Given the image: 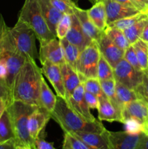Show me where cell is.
Returning a JSON list of instances; mask_svg holds the SVG:
<instances>
[{"label":"cell","mask_w":148,"mask_h":149,"mask_svg":"<svg viewBox=\"0 0 148 149\" xmlns=\"http://www.w3.org/2000/svg\"><path fill=\"white\" fill-rule=\"evenodd\" d=\"M43 74L36 61L27 59L15 77L12 101L17 100L39 106V95Z\"/></svg>","instance_id":"cell-1"},{"label":"cell","mask_w":148,"mask_h":149,"mask_svg":"<svg viewBox=\"0 0 148 149\" xmlns=\"http://www.w3.org/2000/svg\"><path fill=\"white\" fill-rule=\"evenodd\" d=\"M50 114L64 132H102L107 130L97 119L89 121L81 116L70 107L65 99L58 96Z\"/></svg>","instance_id":"cell-2"},{"label":"cell","mask_w":148,"mask_h":149,"mask_svg":"<svg viewBox=\"0 0 148 149\" xmlns=\"http://www.w3.org/2000/svg\"><path fill=\"white\" fill-rule=\"evenodd\" d=\"M26 60L16 46L11 33V28L7 26L0 13V61H3L7 66L6 82L10 89L11 95L15 77Z\"/></svg>","instance_id":"cell-3"},{"label":"cell","mask_w":148,"mask_h":149,"mask_svg":"<svg viewBox=\"0 0 148 149\" xmlns=\"http://www.w3.org/2000/svg\"><path fill=\"white\" fill-rule=\"evenodd\" d=\"M37 107L17 100H13L7 106V110L11 119L16 146H28L36 149L34 141L29 133L28 122L31 113Z\"/></svg>","instance_id":"cell-4"},{"label":"cell","mask_w":148,"mask_h":149,"mask_svg":"<svg viewBox=\"0 0 148 149\" xmlns=\"http://www.w3.org/2000/svg\"><path fill=\"white\" fill-rule=\"evenodd\" d=\"M18 18L33 29L40 45L56 37L49 29L44 18L39 0H26Z\"/></svg>","instance_id":"cell-5"},{"label":"cell","mask_w":148,"mask_h":149,"mask_svg":"<svg viewBox=\"0 0 148 149\" xmlns=\"http://www.w3.org/2000/svg\"><path fill=\"white\" fill-rule=\"evenodd\" d=\"M11 33L20 53L26 59L36 61L39 58V53L36 45L37 38L33 29L18 18L15 25L11 28Z\"/></svg>","instance_id":"cell-6"},{"label":"cell","mask_w":148,"mask_h":149,"mask_svg":"<svg viewBox=\"0 0 148 149\" xmlns=\"http://www.w3.org/2000/svg\"><path fill=\"white\" fill-rule=\"evenodd\" d=\"M100 58V52L95 41H92L81 51L77 65V72L84 81L86 79H97Z\"/></svg>","instance_id":"cell-7"},{"label":"cell","mask_w":148,"mask_h":149,"mask_svg":"<svg viewBox=\"0 0 148 149\" xmlns=\"http://www.w3.org/2000/svg\"><path fill=\"white\" fill-rule=\"evenodd\" d=\"M113 74L115 81L131 90H135L142 83L144 71L136 70L123 58L113 68Z\"/></svg>","instance_id":"cell-8"},{"label":"cell","mask_w":148,"mask_h":149,"mask_svg":"<svg viewBox=\"0 0 148 149\" xmlns=\"http://www.w3.org/2000/svg\"><path fill=\"white\" fill-rule=\"evenodd\" d=\"M146 134H129L123 132L109 131L110 149H137Z\"/></svg>","instance_id":"cell-9"},{"label":"cell","mask_w":148,"mask_h":149,"mask_svg":"<svg viewBox=\"0 0 148 149\" xmlns=\"http://www.w3.org/2000/svg\"><path fill=\"white\" fill-rule=\"evenodd\" d=\"M39 60L41 63L45 61L59 65L65 63L63 49L59 39L55 37L44 45H40Z\"/></svg>","instance_id":"cell-10"},{"label":"cell","mask_w":148,"mask_h":149,"mask_svg":"<svg viewBox=\"0 0 148 149\" xmlns=\"http://www.w3.org/2000/svg\"><path fill=\"white\" fill-rule=\"evenodd\" d=\"M97 45L100 54L113 68L123 58L124 50L118 47L106 35L104 31L102 34L100 40L97 42Z\"/></svg>","instance_id":"cell-11"},{"label":"cell","mask_w":148,"mask_h":149,"mask_svg":"<svg viewBox=\"0 0 148 149\" xmlns=\"http://www.w3.org/2000/svg\"><path fill=\"white\" fill-rule=\"evenodd\" d=\"M41 72L49 81L56 92L57 96L65 99V90L62 81L60 65L54 64L48 61L41 63Z\"/></svg>","instance_id":"cell-12"},{"label":"cell","mask_w":148,"mask_h":149,"mask_svg":"<svg viewBox=\"0 0 148 149\" xmlns=\"http://www.w3.org/2000/svg\"><path fill=\"white\" fill-rule=\"evenodd\" d=\"M100 1H102L104 4L107 25L120 19L136 15L141 13L135 7H129L113 0H100Z\"/></svg>","instance_id":"cell-13"},{"label":"cell","mask_w":148,"mask_h":149,"mask_svg":"<svg viewBox=\"0 0 148 149\" xmlns=\"http://www.w3.org/2000/svg\"><path fill=\"white\" fill-rule=\"evenodd\" d=\"M66 101L71 109L87 120L95 121L97 119L90 111L89 107L85 100L83 82L75 89L71 97Z\"/></svg>","instance_id":"cell-14"},{"label":"cell","mask_w":148,"mask_h":149,"mask_svg":"<svg viewBox=\"0 0 148 149\" xmlns=\"http://www.w3.org/2000/svg\"><path fill=\"white\" fill-rule=\"evenodd\" d=\"M50 119V112L40 106H38L31 113L28 119V128L33 141L39 137L42 131L45 130L46 124Z\"/></svg>","instance_id":"cell-15"},{"label":"cell","mask_w":148,"mask_h":149,"mask_svg":"<svg viewBox=\"0 0 148 149\" xmlns=\"http://www.w3.org/2000/svg\"><path fill=\"white\" fill-rule=\"evenodd\" d=\"M93 149H110L109 131L102 132H69Z\"/></svg>","instance_id":"cell-16"},{"label":"cell","mask_w":148,"mask_h":149,"mask_svg":"<svg viewBox=\"0 0 148 149\" xmlns=\"http://www.w3.org/2000/svg\"><path fill=\"white\" fill-rule=\"evenodd\" d=\"M65 38L68 42L76 46L81 52L93 41L86 34L76 16L73 13L71 15V28Z\"/></svg>","instance_id":"cell-17"},{"label":"cell","mask_w":148,"mask_h":149,"mask_svg":"<svg viewBox=\"0 0 148 149\" xmlns=\"http://www.w3.org/2000/svg\"><path fill=\"white\" fill-rule=\"evenodd\" d=\"M123 121L128 118H133L145 125L148 124V105L143 100L137 99L131 102L122 111Z\"/></svg>","instance_id":"cell-18"},{"label":"cell","mask_w":148,"mask_h":149,"mask_svg":"<svg viewBox=\"0 0 148 149\" xmlns=\"http://www.w3.org/2000/svg\"><path fill=\"white\" fill-rule=\"evenodd\" d=\"M98 119L100 121L109 122H118L123 123V118L121 112L119 111L105 95L99 97Z\"/></svg>","instance_id":"cell-19"},{"label":"cell","mask_w":148,"mask_h":149,"mask_svg":"<svg viewBox=\"0 0 148 149\" xmlns=\"http://www.w3.org/2000/svg\"><path fill=\"white\" fill-rule=\"evenodd\" d=\"M73 14L76 16L86 34L93 41L98 42L104 31L99 30L89 19L87 10L78 7L76 4L73 7Z\"/></svg>","instance_id":"cell-20"},{"label":"cell","mask_w":148,"mask_h":149,"mask_svg":"<svg viewBox=\"0 0 148 149\" xmlns=\"http://www.w3.org/2000/svg\"><path fill=\"white\" fill-rule=\"evenodd\" d=\"M62 81L65 90V100H68L75 89L84 81L75 70L66 63L60 65Z\"/></svg>","instance_id":"cell-21"},{"label":"cell","mask_w":148,"mask_h":149,"mask_svg":"<svg viewBox=\"0 0 148 149\" xmlns=\"http://www.w3.org/2000/svg\"><path fill=\"white\" fill-rule=\"evenodd\" d=\"M39 2L43 17L48 27L56 36L57 26L64 14L52 5L50 0H39Z\"/></svg>","instance_id":"cell-22"},{"label":"cell","mask_w":148,"mask_h":149,"mask_svg":"<svg viewBox=\"0 0 148 149\" xmlns=\"http://www.w3.org/2000/svg\"><path fill=\"white\" fill-rule=\"evenodd\" d=\"M88 16L93 24L99 29L104 31L107 26L105 7L102 1H99L87 10Z\"/></svg>","instance_id":"cell-23"},{"label":"cell","mask_w":148,"mask_h":149,"mask_svg":"<svg viewBox=\"0 0 148 149\" xmlns=\"http://www.w3.org/2000/svg\"><path fill=\"white\" fill-rule=\"evenodd\" d=\"M56 102L57 96L49 88L44 78L42 77L39 95V106L44 108L51 113L55 109Z\"/></svg>","instance_id":"cell-24"},{"label":"cell","mask_w":148,"mask_h":149,"mask_svg":"<svg viewBox=\"0 0 148 149\" xmlns=\"http://www.w3.org/2000/svg\"><path fill=\"white\" fill-rule=\"evenodd\" d=\"M59 41L63 49L65 63L77 71V65L81 51L76 46L68 42L65 38L59 39Z\"/></svg>","instance_id":"cell-25"},{"label":"cell","mask_w":148,"mask_h":149,"mask_svg":"<svg viewBox=\"0 0 148 149\" xmlns=\"http://www.w3.org/2000/svg\"><path fill=\"white\" fill-rule=\"evenodd\" d=\"M115 95L118 104L121 111L126 105L139 99L134 90H131L117 81L115 84Z\"/></svg>","instance_id":"cell-26"},{"label":"cell","mask_w":148,"mask_h":149,"mask_svg":"<svg viewBox=\"0 0 148 149\" xmlns=\"http://www.w3.org/2000/svg\"><path fill=\"white\" fill-rule=\"evenodd\" d=\"M15 140V134L11 119L7 109L0 117V143Z\"/></svg>","instance_id":"cell-27"},{"label":"cell","mask_w":148,"mask_h":149,"mask_svg":"<svg viewBox=\"0 0 148 149\" xmlns=\"http://www.w3.org/2000/svg\"><path fill=\"white\" fill-rule=\"evenodd\" d=\"M147 20L148 15H147L146 17L142 18V20H139L136 23H134L133 26H130L129 28L124 29L123 31L125 36H126L131 45H132L136 41L140 39L141 35H142L144 28H145Z\"/></svg>","instance_id":"cell-28"},{"label":"cell","mask_w":148,"mask_h":149,"mask_svg":"<svg viewBox=\"0 0 148 149\" xmlns=\"http://www.w3.org/2000/svg\"><path fill=\"white\" fill-rule=\"evenodd\" d=\"M104 31L110 40L120 49L125 51L131 45L122 30L107 26Z\"/></svg>","instance_id":"cell-29"},{"label":"cell","mask_w":148,"mask_h":149,"mask_svg":"<svg viewBox=\"0 0 148 149\" xmlns=\"http://www.w3.org/2000/svg\"><path fill=\"white\" fill-rule=\"evenodd\" d=\"M142 71H146L148 68V45L139 39L133 45Z\"/></svg>","instance_id":"cell-30"},{"label":"cell","mask_w":148,"mask_h":149,"mask_svg":"<svg viewBox=\"0 0 148 149\" xmlns=\"http://www.w3.org/2000/svg\"><path fill=\"white\" fill-rule=\"evenodd\" d=\"M100 85H101L102 90L103 93L106 95V97L111 101L115 106V107L121 112V110L119 108L118 104L117 99H116V95H115V84L116 81L115 79H110L107 80H102V81H100Z\"/></svg>","instance_id":"cell-31"},{"label":"cell","mask_w":148,"mask_h":149,"mask_svg":"<svg viewBox=\"0 0 148 149\" xmlns=\"http://www.w3.org/2000/svg\"><path fill=\"white\" fill-rule=\"evenodd\" d=\"M147 15H148V13H139V14L136 15L130 16V17H124V18L118 20H116V21H114L113 22V23H110V24H108L107 26H110V27L116 28V29L123 31L124 29H128V28H129L130 26H133L134 23H136V22H138L139 20H142V18L145 17Z\"/></svg>","instance_id":"cell-32"},{"label":"cell","mask_w":148,"mask_h":149,"mask_svg":"<svg viewBox=\"0 0 148 149\" xmlns=\"http://www.w3.org/2000/svg\"><path fill=\"white\" fill-rule=\"evenodd\" d=\"M97 79L100 81L114 79L113 68L104 59V57L100 54V58L98 63L97 68Z\"/></svg>","instance_id":"cell-33"},{"label":"cell","mask_w":148,"mask_h":149,"mask_svg":"<svg viewBox=\"0 0 148 149\" xmlns=\"http://www.w3.org/2000/svg\"><path fill=\"white\" fill-rule=\"evenodd\" d=\"M71 15L64 14L58 23L56 29V37L57 39H62L66 36L71 26Z\"/></svg>","instance_id":"cell-34"},{"label":"cell","mask_w":148,"mask_h":149,"mask_svg":"<svg viewBox=\"0 0 148 149\" xmlns=\"http://www.w3.org/2000/svg\"><path fill=\"white\" fill-rule=\"evenodd\" d=\"M83 84L85 91L94 95L98 98L104 95L102 90L100 80L98 79H86L83 81Z\"/></svg>","instance_id":"cell-35"},{"label":"cell","mask_w":148,"mask_h":149,"mask_svg":"<svg viewBox=\"0 0 148 149\" xmlns=\"http://www.w3.org/2000/svg\"><path fill=\"white\" fill-rule=\"evenodd\" d=\"M123 125L125 126V131L129 134L145 133V125L139 121L133 118H128L124 119Z\"/></svg>","instance_id":"cell-36"},{"label":"cell","mask_w":148,"mask_h":149,"mask_svg":"<svg viewBox=\"0 0 148 149\" xmlns=\"http://www.w3.org/2000/svg\"><path fill=\"white\" fill-rule=\"evenodd\" d=\"M52 5L63 14L71 15L73 13V7L75 3L72 0H50Z\"/></svg>","instance_id":"cell-37"},{"label":"cell","mask_w":148,"mask_h":149,"mask_svg":"<svg viewBox=\"0 0 148 149\" xmlns=\"http://www.w3.org/2000/svg\"><path fill=\"white\" fill-rule=\"evenodd\" d=\"M134 91L137 95L138 98L148 105V74L146 72H144L142 83L135 89Z\"/></svg>","instance_id":"cell-38"},{"label":"cell","mask_w":148,"mask_h":149,"mask_svg":"<svg viewBox=\"0 0 148 149\" xmlns=\"http://www.w3.org/2000/svg\"><path fill=\"white\" fill-rule=\"evenodd\" d=\"M123 58H124L131 65H132L135 69L139 71H142V69H141L140 65H139V61H138L137 57H136V52H135L134 48H133V45H130V46L124 51Z\"/></svg>","instance_id":"cell-39"},{"label":"cell","mask_w":148,"mask_h":149,"mask_svg":"<svg viewBox=\"0 0 148 149\" xmlns=\"http://www.w3.org/2000/svg\"><path fill=\"white\" fill-rule=\"evenodd\" d=\"M45 130L42 131L36 139L34 140L35 148L36 149H56L54 146L53 143L46 141L44 139Z\"/></svg>","instance_id":"cell-40"},{"label":"cell","mask_w":148,"mask_h":149,"mask_svg":"<svg viewBox=\"0 0 148 149\" xmlns=\"http://www.w3.org/2000/svg\"><path fill=\"white\" fill-rule=\"evenodd\" d=\"M64 135L68 138V141H69L73 149H93L90 148L87 145H86L84 143L80 141L78 138L74 136L73 134L69 133V132H64Z\"/></svg>","instance_id":"cell-41"},{"label":"cell","mask_w":148,"mask_h":149,"mask_svg":"<svg viewBox=\"0 0 148 149\" xmlns=\"http://www.w3.org/2000/svg\"><path fill=\"white\" fill-rule=\"evenodd\" d=\"M0 99L6 100L7 106L12 102V95L5 80L0 79Z\"/></svg>","instance_id":"cell-42"},{"label":"cell","mask_w":148,"mask_h":149,"mask_svg":"<svg viewBox=\"0 0 148 149\" xmlns=\"http://www.w3.org/2000/svg\"><path fill=\"white\" fill-rule=\"evenodd\" d=\"M84 97L90 109H98L100 102L97 96L84 90Z\"/></svg>","instance_id":"cell-43"},{"label":"cell","mask_w":148,"mask_h":149,"mask_svg":"<svg viewBox=\"0 0 148 149\" xmlns=\"http://www.w3.org/2000/svg\"><path fill=\"white\" fill-rule=\"evenodd\" d=\"M135 7L141 13H145L148 7V2L146 0H130Z\"/></svg>","instance_id":"cell-44"},{"label":"cell","mask_w":148,"mask_h":149,"mask_svg":"<svg viewBox=\"0 0 148 149\" xmlns=\"http://www.w3.org/2000/svg\"><path fill=\"white\" fill-rule=\"evenodd\" d=\"M16 144L14 139L10 140L7 142L0 143V149H15Z\"/></svg>","instance_id":"cell-45"},{"label":"cell","mask_w":148,"mask_h":149,"mask_svg":"<svg viewBox=\"0 0 148 149\" xmlns=\"http://www.w3.org/2000/svg\"><path fill=\"white\" fill-rule=\"evenodd\" d=\"M7 77V68L6 64L3 61H0V79L5 80Z\"/></svg>","instance_id":"cell-46"},{"label":"cell","mask_w":148,"mask_h":149,"mask_svg":"<svg viewBox=\"0 0 148 149\" xmlns=\"http://www.w3.org/2000/svg\"><path fill=\"white\" fill-rule=\"evenodd\" d=\"M140 39H142V41H144L146 43H148V20L147 22L146 25H145V28H144V30L142 31V35H141Z\"/></svg>","instance_id":"cell-47"},{"label":"cell","mask_w":148,"mask_h":149,"mask_svg":"<svg viewBox=\"0 0 148 149\" xmlns=\"http://www.w3.org/2000/svg\"><path fill=\"white\" fill-rule=\"evenodd\" d=\"M7 107V101L3 100V99H0V117H1V115L3 114L4 111L6 110Z\"/></svg>","instance_id":"cell-48"},{"label":"cell","mask_w":148,"mask_h":149,"mask_svg":"<svg viewBox=\"0 0 148 149\" xmlns=\"http://www.w3.org/2000/svg\"><path fill=\"white\" fill-rule=\"evenodd\" d=\"M137 149H148V136L147 135H145V137L144 138L143 141L141 143L140 146H139V148Z\"/></svg>","instance_id":"cell-49"},{"label":"cell","mask_w":148,"mask_h":149,"mask_svg":"<svg viewBox=\"0 0 148 149\" xmlns=\"http://www.w3.org/2000/svg\"><path fill=\"white\" fill-rule=\"evenodd\" d=\"M113 1H116V2H118V3H120V4H124V5L129 6V7H135L130 0H113Z\"/></svg>","instance_id":"cell-50"},{"label":"cell","mask_w":148,"mask_h":149,"mask_svg":"<svg viewBox=\"0 0 148 149\" xmlns=\"http://www.w3.org/2000/svg\"><path fill=\"white\" fill-rule=\"evenodd\" d=\"M62 149H73L71 144H70L69 141H68V138H67L65 135H64L63 143H62Z\"/></svg>","instance_id":"cell-51"},{"label":"cell","mask_w":148,"mask_h":149,"mask_svg":"<svg viewBox=\"0 0 148 149\" xmlns=\"http://www.w3.org/2000/svg\"><path fill=\"white\" fill-rule=\"evenodd\" d=\"M15 149H33L28 146H16Z\"/></svg>","instance_id":"cell-52"},{"label":"cell","mask_w":148,"mask_h":149,"mask_svg":"<svg viewBox=\"0 0 148 149\" xmlns=\"http://www.w3.org/2000/svg\"><path fill=\"white\" fill-rule=\"evenodd\" d=\"M145 133L148 136V124L147 125H146V126H145Z\"/></svg>","instance_id":"cell-53"},{"label":"cell","mask_w":148,"mask_h":149,"mask_svg":"<svg viewBox=\"0 0 148 149\" xmlns=\"http://www.w3.org/2000/svg\"><path fill=\"white\" fill-rule=\"evenodd\" d=\"M100 1V0H90V1H91V2H92L93 4H95L96 2H97V1Z\"/></svg>","instance_id":"cell-54"},{"label":"cell","mask_w":148,"mask_h":149,"mask_svg":"<svg viewBox=\"0 0 148 149\" xmlns=\"http://www.w3.org/2000/svg\"><path fill=\"white\" fill-rule=\"evenodd\" d=\"M145 13H148V7H147V10H146V11H145Z\"/></svg>","instance_id":"cell-55"},{"label":"cell","mask_w":148,"mask_h":149,"mask_svg":"<svg viewBox=\"0 0 148 149\" xmlns=\"http://www.w3.org/2000/svg\"><path fill=\"white\" fill-rule=\"evenodd\" d=\"M145 72H146V73H147V74H148V68H147V71H145Z\"/></svg>","instance_id":"cell-56"},{"label":"cell","mask_w":148,"mask_h":149,"mask_svg":"<svg viewBox=\"0 0 148 149\" xmlns=\"http://www.w3.org/2000/svg\"><path fill=\"white\" fill-rule=\"evenodd\" d=\"M146 1H147V2H148V0H146Z\"/></svg>","instance_id":"cell-57"},{"label":"cell","mask_w":148,"mask_h":149,"mask_svg":"<svg viewBox=\"0 0 148 149\" xmlns=\"http://www.w3.org/2000/svg\"><path fill=\"white\" fill-rule=\"evenodd\" d=\"M147 45H148V43H147Z\"/></svg>","instance_id":"cell-58"}]
</instances>
